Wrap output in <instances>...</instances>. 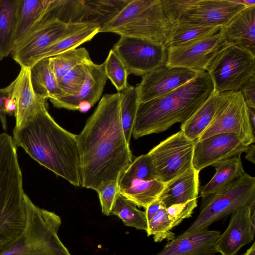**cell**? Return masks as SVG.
<instances>
[{
	"mask_svg": "<svg viewBox=\"0 0 255 255\" xmlns=\"http://www.w3.org/2000/svg\"><path fill=\"white\" fill-rule=\"evenodd\" d=\"M162 206L163 205L162 204L161 201L157 199L151 203L147 208L145 209V211L148 223Z\"/></svg>",
	"mask_w": 255,
	"mask_h": 255,
	"instance_id": "44",
	"label": "cell"
},
{
	"mask_svg": "<svg viewBox=\"0 0 255 255\" xmlns=\"http://www.w3.org/2000/svg\"><path fill=\"white\" fill-rule=\"evenodd\" d=\"M215 92L209 74L200 72L182 86L160 97L139 103L133 137L164 131L188 119Z\"/></svg>",
	"mask_w": 255,
	"mask_h": 255,
	"instance_id": "3",
	"label": "cell"
},
{
	"mask_svg": "<svg viewBox=\"0 0 255 255\" xmlns=\"http://www.w3.org/2000/svg\"><path fill=\"white\" fill-rule=\"evenodd\" d=\"M100 29V26L95 23L79 21L68 22V27L63 36L39 53L32 61L30 67L41 59L49 58L65 51L77 48L83 43L90 41L99 33Z\"/></svg>",
	"mask_w": 255,
	"mask_h": 255,
	"instance_id": "22",
	"label": "cell"
},
{
	"mask_svg": "<svg viewBox=\"0 0 255 255\" xmlns=\"http://www.w3.org/2000/svg\"><path fill=\"white\" fill-rule=\"evenodd\" d=\"M248 146L233 133H220L197 140L194 144L193 167L200 171L220 161L241 155Z\"/></svg>",
	"mask_w": 255,
	"mask_h": 255,
	"instance_id": "15",
	"label": "cell"
},
{
	"mask_svg": "<svg viewBox=\"0 0 255 255\" xmlns=\"http://www.w3.org/2000/svg\"><path fill=\"white\" fill-rule=\"evenodd\" d=\"M26 222L21 235L0 251V255H71L58 232L62 222L53 212L36 206L25 195Z\"/></svg>",
	"mask_w": 255,
	"mask_h": 255,
	"instance_id": "5",
	"label": "cell"
},
{
	"mask_svg": "<svg viewBox=\"0 0 255 255\" xmlns=\"http://www.w3.org/2000/svg\"><path fill=\"white\" fill-rule=\"evenodd\" d=\"M216 172L210 181L199 189L202 199L224 189L245 172L241 155L215 163L212 165Z\"/></svg>",
	"mask_w": 255,
	"mask_h": 255,
	"instance_id": "25",
	"label": "cell"
},
{
	"mask_svg": "<svg viewBox=\"0 0 255 255\" xmlns=\"http://www.w3.org/2000/svg\"><path fill=\"white\" fill-rule=\"evenodd\" d=\"M157 179L154 165L147 153L136 157L122 173L119 179V190L128 188L134 180Z\"/></svg>",
	"mask_w": 255,
	"mask_h": 255,
	"instance_id": "33",
	"label": "cell"
},
{
	"mask_svg": "<svg viewBox=\"0 0 255 255\" xmlns=\"http://www.w3.org/2000/svg\"><path fill=\"white\" fill-rule=\"evenodd\" d=\"M248 107L255 109V77L252 78L240 89Z\"/></svg>",
	"mask_w": 255,
	"mask_h": 255,
	"instance_id": "42",
	"label": "cell"
},
{
	"mask_svg": "<svg viewBox=\"0 0 255 255\" xmlns=\"http://www.w3.org/2000/svg\"><path fill=\"white\" fill-rule=\"evenodd\" d=\"M197 206V199L183 203L172 205L166 208L169 219L172 223L173 228L178 225L184 219L192 216L194 209Z\"/></svg>",
	"mask_w": 255,
	"mask_h": 255,
	"instance_id": "40",
	"label": "cell"
},
{
	"mask_svg": "<svg viewBox=\"0 0 255 255\" xmlns=\"http://www.w3.org/2000/svg\"><path fill=\"white\" fill-rule=\"evenodd\" d=\"M199 172L192 167L166 183L158 199L167 208L197 199L200 189Z\"/></svg>",
	"mask_w": 255,
	"mask_h": 255,
	"instance_id": "24",
	"label": "cell"
},
{
	"mask_svg": "<svg viewBox=\"0 0 255 255\" xmlns=\"http://www.w3.org/2000/svg\"><path fill=\"white\" fill-rule=\"evenodd\" d=\"M221 26H203L180 21L172 24L165 43L167 48L182 45L216 34Z\"/></svg>",
	"mask_w": 255,
	"mask_h": 255,
	"instance_id": "29",
	"label": "cell"
},
{
	"mask_svg": "<svg viewBox=\"0 0 255 255\" xmlns=\"http://www.w3.org/2000/svg\"><path fill=\"white\" fill-rule=\"evenodd\" d=\"M12 139L34 160L75 186H81L77 134L60 126L43 106Z\"/></svg>",
	"mask_w": 255,
	"mask_h": 255,
	"instance_id": "2",
	"label": "cell"
},
{
	"mask_svg": "<svg viewBox=\"0 0 255 255\" xmlns=\"http://www.w3.org/2000/svg\"><path fill=\"white\" fill-rule=\"evenodd\" d=\"M245 158L253 164L255 163V145L251 144L249 145L246 151Z\"/></svg>",
	"mask_w": 255,
	"mask_h": 255,
	"instance_id": "46",
	"label": "cell"
},
{
	"mask_svg": "<svg viewBox=\"0 0 255 255\" xmlns=\"http://www.w3.org/2000/svg\"><path fill=\"white\" fill-rule=\"evenodd\" d=\"M105 73L115 87L118 92L124 90L128 86L127 70L113 49L109 52L104 61Z\"/></svg>",
	"mask_w": 255,
	"mask_h": 255,
	"instance_id": "36",
	"label": "cell"
},
{
	"mask_svg": "<svg viewBox=\"0 0 255 255\" xmlns=\"http://www.w3.org/2000/svg\"><path fill=\"white\" fill-rule=\"evenodd\" d=\"M246 7L233 0H196L178 21L203 26H223Z\"/></svg>",
	"mask_w": 255,
	"mask_h": 255,
	"instance_id": "18",
	"label": "cell"
},
{
	"mask_svg": "<svg viewBox=\"0 0 255 255\" xmlns=\"http://www.w3.org/2000/svg\"><path fill=\"white\" fill-rule=\"evenodd\" d=\"M220 235V232L208 228L185 232L155 255H214L217 253L215 244Z\"/></svg>",
	"mask_w": 255,
	"mask_h": 255,
	"instance_id": "20",
	"label": "cell"
},
{
	"mask_svg": "<svg viewBox=\"0 0 255 255\" xmlns=\"http://www.w3.org/2000/svg\"><path fill=\"white\" fill-rule=\"evenodd\" d=\"M248 113L252 128L255 132V109L248 107Z\"/></svg>",
	"mask_w": 255,
	"mask_h": 255,
	"instance_id": "47",
	"label": "cell"
},
{
	"mask_svg": "<svg viewBox=\"0 0 255 255\" xmlns=\"http://www.w3.org/2000/svg\"><path fill=\"white\" fill-rule=\"evenodd\" d=\"M194 144L180 130L151 149L157 179L166 184L193 167Z\"/></svg>",
	"mask_w": 255,
	"mask_h": 255,
	"instance_id": "10",
	"label": "cell"
},
{
	"mask_svg": "<svg viewBox=\"0 0 255 255\" xmlns=\"http://www.w3.org/2000/svg\"><path fill=\"white\" fill-rule=\"evenodd\" d=\"M199 72L164 64L142 76L135 86L139 103L162 96L185 84Z\"/></svg>",
	"mask_w": 255,
	"mask_h": 255,
	"instance_id": "14",
	"label": "cell"
},
{
	"mask_svg": "<svg viewBox=\"0 0 255 255\" xmlns=\"http://www.w3.org/2000/svg\"><path fill=\"white\" fill-rule=\"evenodd\" d=\"M119 190V180H117L108 183L97 191L102 212L104 215L109 216L111 214V209Z\"/></svg>",
	"mask_w": 255,
	"mask_h": 255,
	"instance_id": "41",
	"label": "cell"
},
{
	"mask_svg": "<svg viewBox=\"0 0 255 255\" xmlns=\"http://www.w3.org/2000/svg\"><path fill=\"white\" fill-rule=\"evenodd\" d=\"M87 64L76 66L58 80L59 85L64 96L74 95L80 90L85 80Z\"/></svg>",
	"mask_w": 255,
	"mask_h": 255,
	"instance_id": "38",
	"label": "cell"
},
{
	"mask_svg": "<svg viewBox=\"0 0 255 255\" xmlns=\"http://www.w3.org/2000/svg\"><path fill=\"white\" fill-rule=\"evenodd\" d=\"M217 93L210 97L186 121L181 130L190 140L195 141L209 127L214 118L217 107Z\"/></svg>",
	"mask_w": 255,
	"mask_h": 255,
	"instance_id": "27",
	"label": "cell"
},
{
	"mask_svg": "<svg viewBox=\"0 0 255 255\" xmlns=\"http://www.w3.org/2000/svg\"><path fill=\"white\" fill-rule=\"evenodd\" d=\"M12 137L0 133V244L17 239L26 222L25 193Z\"/></svg>",
	"mask_w": 255,
	"mask_h": 255,
	"instance_id": "4",
	"label": "cell"
},
{
	"mask_svg": "<svg viewBox=\"0 0 255 255\" xmlns=\"http://www.w3.org/2000/svg\"><path fill=\"white\" fill-rule=\"evenodd\" d=\"M171 24L166 19L161 0H128L99 32L141 38L165 44Z\"/></svg>",
	"mask_w": 255,
	"mask_h": 255,
	"instance_id": "6",
	"label": "cell"
},
{
	"mask_svg": "<svg viewBox=\"0 0 255 255\" xmlns=\"http://www.w3.org/2000/svg\"><path fill=\"white\" fill-rule=\"evenodd\" d=\"M13 86V82H12L8 86L0 89V122L3 128L6 130L7 121L6 114L5 111V103L11 94Z\"/></svg>",
	"mask_w": 255,
	"mask_h": 255,
	"instance_id": "43",
	"label": "cell"
},
{
	"mask_svg": "<svg viewBox=\"0 0 255 255\" xmlns=\"http://www.w3.org/2000/svg\"><path fill=\"white\" fill-rule=\"evenodd\" d=\"M216 103L213 120L198 140L218 133H233L245 145L254 143L255 132L252 128L248 107L242 93L240 91L217 93Z\"/></svg>",
	"mask_w": 255,
	"mask_h": 255,
	"instance_id": "9",
	"label": "cell"
},
{
	"mask_svg": "<svg viewBox=\"0 0 255 255\" xmlns=\"http://www.w3.org/2000/svg\"><path fill=\"white\" fill-rule=\"evenodd\" d=\"M229 225L215 242L221 255H236L240 249L250 243L255 234V205L234 211Z\"/></svg>",
	"mask_w": 255,
	"mask_h": 255,
	"instance_id": "16",
	"label": "cell"
},
{
	"mask_svg": "<svg viewBox=\"0 0 255 255\" xmlns=\"http://www.w3.org/2000/svg\"><path fill=\"white\" fill-rule=\"evenodd\" d=\"M111 214L119 217L125 225L147 232L148 221L145 211L137 209L136 206L118 192L111 211Z\"/></svg>",
	"mask_w": 255,
	"mask_h": 255,
	"instance_id": "32",
	"label": "cell"
},
{
	"mask_svg": "<svg viewBox=\"0 0 255 255\" xmlns=\"http://www.w3.org/2000/svg\"><path fill=\"white\" fill-rule=\"evenodd\" d=\"M68 22L57 17L48 18L27 34L10 55L20 67H30L35 57L63 36Z\"/></svg>",
	"mask_w": 255,
	"mask_h": 255,
	"instance_id": "13",
	"label": "cell"
},
{
	"mask_svg": "<svg viewBox=\"0 0 255 255\" xmlns=\"http://www.w3.org/2000/svg\"><path fill=\"white\" fill-rule=\"evenodd\" d=\"M5 111L6 115L8 114L10 116H14L15 111V102L12 95V91L9 96L5 101Z\"/></svg>",
	"mask_w": 255,
	"mask_h": 255,
	"instance_id": "45",
	"label": "cell"
},
{
	"mask_svg": "<svg viewBox=\"0 0 255 255\" xmlns=\"http://www.w3.org/2000/svg\"><path fill=\"white\" fill-rule=\"evenodd\" d=\"M30 69L32 85L37 94L50 100L65 95L50 67L49 58L36 62Z\"/></svg>",
	"mask_w": 255,
	"mask_h": 255,
	"instance_id": "26",
	"label": "cell"
},
{
	"mask_svg": "<svg viewBox=\"0 0 255 255\" xmlns=\"http://www.w3.org/2000/svg\"><path fill=\"white\" fill-rule=\"evenodd\" d=\"M92 61L88 50L84 47L73 49L49 58L50 67L58 81L76 66Z\"/></svg>",
	"mask_w": 255,
	"mask_h": 255,
	"instance_id": "35",
	"label": "cell"
},
{
	"mask_svg": "<svg viewBox=\"0 0 255 255\" xmlns=\"http://www.w3.org/2000/svg\"><path fill=\"white\" fill-rule=\"evenodd\" d=\"M57 3V0H17L13 48L39 25L54 17L52 11Z\"/></svg>",
	"mask_w": 255,
	"mask_h": 255,
	"instance_id": "21",
	"label": "cell"
},
{
	"mask_svg": "<svg viewBox=\"0 0 255 255\" xmlns=\"http://www.w3.org/2000/svg\"><path fill=\"white\" fill-rule=\"evenodd\" d=\"M120 93L121 124L129 143L139 104L138 95L135 87L129 85Z\"/></svg>",
	"mask_w": 255,
	"mask_h": 255,
	"instance_id": "34",
	"label": "cell"
},
{
	"mask_svg": "<svg viewBox=\"0 0 255 255\" xmlns=\"http://www.w3.org/2000/svg\"><path fill=\"white\" fill-rule=\"evenodd\" d=\"M205 71L211 78L215 92L240 91L255 77V55L229 43L214 56Z\"/></svg>",
	"mask_w": 255,
	"mask_h": 255,
	"instance_id": "8",
	"label": "cell"
},
{
	"mask_svg": "<svg viewBox=\"0 0 255 255\" xmlns=\"http://www.w3.org/2000/svg\"><path fill=\"white\" fill-rule=\"evenodd\" d=\"M242 255H255V243L251 247Z\"/></svg>",
	"mask_w": 255,
	"mask_h": 255,
	"instance_id": "49",
	"label": "cell"
},
{
	"mask_svg": "<svg viewBox=\"0 0 255 255\" xmlns=\"http://www.w3.org/2000/svg\"><path fill=\"white\" fill-rule=\"evenodd\" d=\"M17 77L13 81L12 95L15 102L14 129L22 127L44 105L47 99L34 91L30 78V69L20 67Z\"/></svg>",
	"mask_w": 255,
	"mask_h": 255,
	"instance_id": "19",
	"label": "cell"
},
{
	"mask_svg": "<svg viewBox=\"0 0 255 255\" xmlns=\"http://www.w3.org/2000/svg\"><path fill=\"white\" fill-rule=\"evenodd\" d=\"M172 228V223L166 208L162 206L148 222L146 232L148 236H153L155 242H161L163 240L171 241L175 238V234L171 231Z\"/></svg>",
	"mask_w": 255,
	"mask_h": 255,
	"instance_id": "37",
	"label": "cell"
},
{
	"mask_svg": "<svg viewBox=\"0 0 255 255\" xmlns=\"http://www.w3.org/2000/svg\"><path fill=\"white\" fill-rule=\"evenodd\" d=\"M229 43L220 30L216 34L189 43L168 47L166 65L198 72L206 71L214 56Z\"/></svg>",
	"mask_w": 255,
	"mask_h": 255,
	"instance_id": "12",
	"label": "cell"
},
{
	"mask_svg": "<svg viewBox=\"0 0 255 255\" xmlns=\"http://www.w3.org/2000/svg\"><path fill=\"white\" fill-rule=\"evenodd\" d=\"M107 79L104 62L97 64L92 61L86 65L85 80L77 93L50 101L57 108L86 112L100 99Z\"/></svg>",
	"mask_w": 255,
	"mask_h": 255,
	"instance_id": "17",
	"label": "cell"
},
{
	"mask_svg": "<svg viewBox=\"0 0 255 255\" xmlns=\"http://www.w3.org/2000/svg\"><path fill=\"white\" fill-rule=\"evenodd\" d=\"M255 205V177L245 172L231 184L202 199L200 212L185 231L208 228L214 222L231 215L235 210Z\"/></svg>",
	"mask_w": 255,
	"mask_h": 255,
	"instance_id": "7",
	"label": "cell"
},
{
	"mask_svg": "<svg viewBox=\"0 0 255 255\" xmlns=\"http://www.w3.org/2000/svg\"><path fill=\"white\" fill-rule=\"evenodd\" d=\"M81 186L97 191L132 161L121 121L120 93L104 95L77 135Z\"/></svg>",
	"mask_w": 255,
	"mask_h": 255,
	"instance_id": "1",
	"label": "cell"
},
{
	"mask_svg": "<svg viewBox=\"0 0 255 255\" xmlns=\"http://www.w3.org/2000/svg\"><path fill=\"white\" fill-rule=\"evenodd\" d=\"M237 3L244 5L245 7L255 6V0H233Z\"/></svg>",
	"mask_w": 255,
	"mask_h": 255,
	"instance_id": "48",
	"label": "cell"
},
{
	"mask_svg": "<svg viewBox=\"0 0 255 255\" xmlns=\"http://www.w3.org/2000/svg\"><path fill=\"white\" fill-rule=\"evenodd\" d=\"M196 0H161L164 14L172 25L177 21L184 12Z\"/></svg>",
	"mask_w": 255,
	"mask_h": 255,
	"instance_id": "39",
	"label": "cell"
},
{
	"mask_svg": "<svg viewBox=\"0 0 255 255\" xmlns=\"http://www.w3.org/2000/svg\"><path fill=\"white\" fill-rule=\"evenodd\" d=\"M125 65L128 74L143 76L166 64L164 44L128 36H121L112 48Z\"/></svg>",
	"mask_w": 255,
	"mask_h": 255,
	"instance_id": "11",
	"label": "cell"
},
{
	"mask_svg": "<svg viewBox=\"0 0 255 255\" xmlns=\"http://www.w3.org/2000/svg\"><path fill=\"white\" fill-rule=\"evenodd\" d=\"M17 0H0V61L13 48Z\"/></svg>",
	"mask_w": 255,
	"mask_h": 255,
	"instance_id": "28",
	"label": "cell"
},
{
	"mask_svg": "<svg viewBox=\"0 0 255 255\" xmlns=\"http://www.w3.org/2000/svg\"><path fill=\"white\" fill-rule=\"evenodd\" d=\"M128 0H80L82 9L87 17L86 22L96 24L100 28L112 19Z\"/></svg>",
	"mask_w": 255,
	"mask_h": 255,
	"instance_id": "31",
	"label": "cell"
},
{
	"mask_svg": "<svg viewBox=\"0 0 255 255\" xmlns=\"http://www.w3.org/2000/svg\"><path fill=\"white\" fill-rule=\"evenodd\" d=\"M165 186V183L157 179L134 180L128 188L119 190V192L136 206L145 209L158 198Z\"/></svg>",
	"mask_w": 255,
	"mask_h": 255,
	"instance_id": "30",
	"label": "cell"
},
{
	"mask_svg": "<svg viewBox=\"0 0 255 255\" xmlns=\"http://www.w3.org/2000/svg\"><path fill=\"white\" fill-rule=\"evenodd\" d=\"M220 30L228 42L255 55V6L238 12Z\"/></svg>",
	"mask_w": 255,
	"mask_h": 255,
	"instance_id": "23",
	"label": "cell"
}]
</instances>
